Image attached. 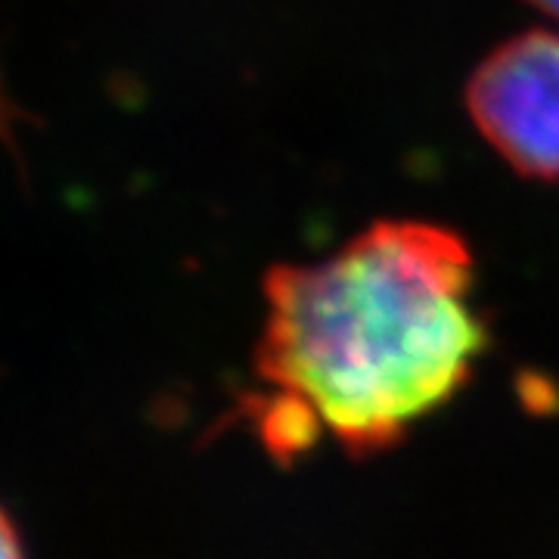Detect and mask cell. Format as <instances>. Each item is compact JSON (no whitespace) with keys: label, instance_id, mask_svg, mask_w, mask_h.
<instances>
[{"label":"cell","instance_id":"1","mask_svg":"<svg viewBox=\"0 0 559 559\" xmlns=\"http://www.w3.org/2000/svg\"><path fill=\"white\" fill-rule=\"evenodd\" d=\"M255 370L274 454L330 432L352 457L399 448L473 380L491 333L466 240L429 221H377L330 259L264 277Z\"/></svg>","mask_w":559,"mask_h":559},{"label":"cell","instance_id":"2","mask_svg":"<svg viewBox=\"0 0 559 559\" xmlns=\"http://www.w3.org/2000/svg\"><path fill=\"white\" fill-rule=\"evenodd\" d=\"M466 112L522 178L559 180V35L532 28L498 44L466 81Z\"/></svg>","mask_w":559,"mask_h":559},{"label":"cell","instance_id":"3","mask_svg":"<svg viewBox=\"0 0 559 559\" xmlns=\"http://www.w3.org/2000/svg\"><path fill=\"white\" fill-rule=\"evenodd\" d=\"M0 557L25 559V547H22L20 532H16V520H13L10 513H3V540H0Z\"/></svg>","mask_w":559,"mask_h":559},{"label":"cell","instance_id":"4","mask_svg":"<svg viewBox=\"0 0 559 559\" xmlns=\"http://www.w3.org/2000/svg\"><path fill=\"white\" fill-rule=\"evenodd\" d=\"M532 7H538L540 13H547L550 20L559 22V0H528Z\"/></svg>","mask_w":559,"mask_h":559}]
</instances>
